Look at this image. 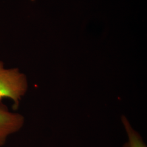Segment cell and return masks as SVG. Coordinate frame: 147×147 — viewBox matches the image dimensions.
I'll return each instance as SVG.
<instances>
[{
  "instance_id": "cell-1",
  "label": "cell",
  "mask_w": 147,
  "mask_h": 147,
  "mask_svg": "<svg viewBox=\"0 0 147 147\" xmlns=\"http://www.w3.org/2000/svg\"><path fill=\"white\" fill-rule=\"evenodd\" d=\"M28 87L26 76L17 68H5L0 61V101L7 98L17 108Z\"/></svg>"
},
{
  "instance_id": "cell-2",
  "label": "cell",
  "mask_w": 147,
  "mask_h": 147,
  "mask_svg": "<svg viewBox=\"0 0 147 147\" xmlns=\"http://www.w3.org/2000/svg\"><path fill=\"white\" fill-rule=\"evenodd\" d=\"M24 124L23 116L10 111L0 101V147L5 144L8 136L19 131Z\"/></svg>"
},
{
  "instance_id": "cell-3",
  "label": "cell",
  "mask_w": 147,
  "mask_h": 147,
  "mask_svg": "<svg viewBox=\"0 0 147 147\" xmlns=\"http://www.w3.org/2000/svg\"><path fill=\"white\" fill-rule=\"evenodd\" d=\"M124 123L129 137V141L124 147H146L141 136L132 129L128 122Z\"/></svg>"
}]
</instances>
